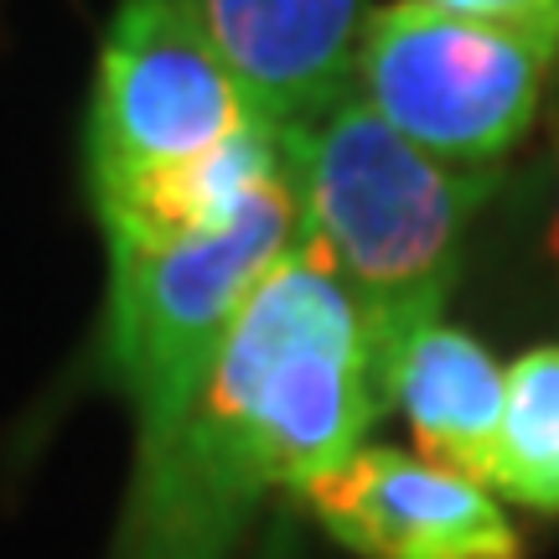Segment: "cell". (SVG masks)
<instances>
[{"instance_id":"cell-9","label":"cell","mask_w":559,"mask_h":559,"mask_svg":"<svg viewBox=\"0 0 559 559\" xmlns=\"http://www.w3.org/2000/svg\"><path fill=\"white\" fill-rule=\"evenodd\" d=\"M487 492L559 519V342L528 347L508 368V404Z\"/></svg>"},{"instance_id":"cell-4","label":"cell","mask_w":559,"mask_h":559,"mask_svg":"<svg viewBox=\"0 0 559 559\" xmlns=\"http://www.w3.org/2000/svg\"><path fill=\"white\" fill-rule=\"evenodd\" d=\"M555 79L559 41L419 0L368 5L353 58V94L425 156L466 171H508L539 130Z\"/></svg>"},{"instance_id":"cell-1","label":"cell","mask_w":559,"mask_h":559,"mask_svg":"<svg viewBox=\"0 0 559 559\" xmlns=\"http://www.w3.org/2000/svg\"><path fill=\"white\" fill-rule=\"evenodd\" d=\"M379 353L353 296L306 249L270 270L187 415L135 445L109 559H228L270 498H296L368 445Z\"/></svg>"},{"instance_id":"cell-5","label":"cell","mask_w":559,"mask_h":559,"mask_svg":"<svg viewBox=\"0 0 559 559\" xmlns=\"http://www.w3.org/2000/svg\"><path fill=\"white\" fill-rule=\"evenodd\" d=\"M260 130L280 124L264 120L181 0L115 5L83 120V181L94 213L181 177Z\"/></svg>"},{"instance_id":"cell-6","label":"cell","mask_w":559,"mask_h":559,"mask_svg":"<svg viewBox=\"0 0 559 559\" xmlns=\"http://www.w3.org/2000/svg\"><path fill=\"white\" fill-rule=\"evenodd\" d=\"M300 508L358 559H523L498 492L379 440L311 481Z\"/></svg>"},{"instance_id":"cell-2","label":"cell","mask_w":559,"mask_h":559,"mask_svg":"<svg viewBox=\"0 0 559 559\" xmlns=\"http://www.w3.org/2000/svg\"><path fill=\"white\" fill-rule=\"evenodd\" d=\"M280 160L300 249L362 311L383 379L404 342L445 321L508 171H466L425 156L358 94L280 130Z\"/></svg>"},{"instance_id":"cell-10","label":"cell","mask_w":559,"mask_h":559,"mask_svg":"<svg viewBox=\"0 0 559 559\" xmlns=\"http://www.w3.org/2000/svg\"><path fill=\"white\" fill-rule=\"evenodd\" d=\"M508 218L492 243V280L513 300V321H555L559 326V130L549 135L523 181H502Z\"/></svg>"},{"instance_id":"cell-11","label":"cell","mask_w":559,"mask_h":559,"mask_svg":"<svg viewBox=\"0 0 559 559\" xmlns=\"http://www.w3.org/2000/svg\"><path fill=\"white\" fill-rule=\"evenodd\" d=\"M419 5H436V11H451V16L466 21H487L502 32H523V37L559 41V0H419Z\"/></svg>"},{"instance_id":"cell-7","label":"cell","mask_w":559,"mask_h":559,"mask_svg":"<svg viewBox=\"0 0 559 559\" xmlns=\"http://www.w3.org/2000/svg\"><path fill=\"white\" fill-rule=\"evenodd\" d=\"M181 11L280 130L317 120L353 94V58L368 16L362 0H181Z\"/></svg>"},{"instance_id":"cell-3","label":"cell","mask_w":559,"mask_h":559,"mask_svg":"<svg viewBox=\"0 0 559 559\" xmlns=\"http://www.w3.org/2000/svg\"><path fill=\"white\" fill-rule=\"evenodd\" d=\"M296 239L285 177L218 228L177 239H104L109 290L94 383L135 415V445H151L187 415L254 290Z\"/></svg>"},{"instance_id":"cell-8","label":"cell","mask_w":559,"mask_h":559,"mask_svg":"<svg viewBox=\"0 0 559 559\" xmlns=\"http://www.w3.org/2000/svg\"><path fill=\"white\" fill-rule=\"evenodd\" d=\"M508 404V368L451 321H430L383 368V409H400L419 456L466 481L492 477Z\"/></svg>"}]
</instances>
